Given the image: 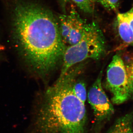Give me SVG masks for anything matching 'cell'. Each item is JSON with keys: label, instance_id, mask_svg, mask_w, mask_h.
Wrapping results in <instances>:
<instances>
[{"label": "cell", "instance_id": "6da1fadb", "mask_svg": "<svg viewBox=\"0 0 133 133\" xmlns=\"http://www.w3.org/2000/svg\"><path fill=\"white\" fill-rule=\"evenodd\" d=\"M14 25L23 51L38 72L48 73L63 60L66 48L57 20L49 10L36 4L20 3L15 9Z\"/></svg>", "mask_w": 133, "mask_h": 133}, {"label": "cell", "instance_id": "52a82bcc", "mask_svg": "<svg viewBox=\"0 0 133 133\" xmlns=\"http://www.w3.org/2000/svg\"><path fill=\"white\" fill-rule=\"evenodd\" d=\"M116 25L119 36L122 42L133 46V31L124 13L118 14Z\"/></svg>", "mask_w": 133, "mask_h": 133}, {"label": "cell", "instance_id": "ba28073f", "mask_svg": "<svg viewBox=\"0 0 133 133\" xmlns=\"http://www.w3.org/2000/svg\"><path fill=\"white\" fill-rule=\"evenodd\" d=\"M133 115L128 114L117 119L107 133H133Z\"/></svg>", "mask_w": 133, "mask_h": 133}, {"label": "cell", "instance_id": "30bf717a", "mask_svg": "<svg viewBox=\"0 0 133 133\" xmlns=\"http://www.w3.org/2000/svg\"><path fill=\"white\" fill-rule=\"evenodd\" d=\"M81 10L91 14L94 11V0H71Z\"/></svg>", "mask_w": 133, "mask_h": 133}, {"label": "cell", "instance_id": "4fadbf2b", "mask_svg": "<svg viewBox=\"0 0 133 133\" xmlns=\"http://www.w3.org/2000/svg\"><path fill=\"white\" fill-rule=\"evenodd\" d=\"M128 70L131 79L132 80L133 82V63L131 65V67H130L129 69L128 70Z\"/></svg>", "mask_w": 133, "mask_h": 133}, {"label": "cell", "instance_id": "7a4b0ae2", "mask_svg": "<svg viewBox=\"0 0 133 133\" xmlns=\"http://www.w3.org/2000/svg\"><path fill=\"white\" fill-rule=\"evenodd\" d=\"M80 69L71 68L48 90L44 103L33 119L31 133H86L85 104L72 90Z\"/></svg>", "mask_w": 133, "mask_h": 133}, {"label": "cell", "instance_id": "7c38bea8", "mask_svg": "<svg viewBox=\"0 0 133 133\" xmlns=\"http://www.w3.org/2000/svg\"><path fill=\"white\" fill-rule=\"evenodd\" d=\"M124 14L133 31V6L130 10Z\"/></svg>", "mask_w": 133, "mask_h": 133}, {"label": "cell", "instance_id": "5b68a950", "mask_svg": "<svg viewBox=\"0 0 133 133\" xmlns=\"http://www.w3.org/2000/svg\"><path fill=\"white\" fill-rule=\"evenodd\" d=\"M57 22L62 42L66 48L81 40L88 24L74 9L67 14L60 15Z\"/></svg>", "mask_w": 133, "mask_h": 133}, {"label": "cell", "instance_id": "3957f363", "mask_svg": "<svg viewBox=\"0 0 133 133\" xmlns=\"http://www.w3.org/2000/svg\"><path fill=\"white\" fill-rule=\"evenodd\" d=\"M105 50V39L99 26L95 22L88 23L81 40L65 49L58 79L62 78L74 65L86 59H99L104 55Z\"/></svg>", "mask_w": 133, "mask_h": 133}, {"label": "cell", "instance_id": "9c48e42d", "mask_svg": "<svg viewBox=\"0 0 133 133\" xmlns=\"http://www.w3.org/2000/svg\"><path fill=\"white\" fill-rule=\"evenodd\" d=\"M72 90L78 98L85 104L87 97L85 83L82 81H75L72 85Z\"/></svg>", "mask_w": 133, "mask_h": 133}, {"label": "cell", "instance_id": "8fae6325", "mask_svg": "<svg viewBox=\"0 0 133 133\" xmlns=\"http://www.w3.org/2000/svg\"><path fill=\"white\" fill-rule=\"evenodd\" d=\"M119 0H94L106 9L110 11H115L119 6Z\"/></svg>", "mask_w": 133, "mask_h": 133}, {"label": "cell", "instance_id": "277c9868", "mask_svg": "<svg viewBox=\"0 0 133 133\" xmlns=\"http://www.w3.org/2000/svg\"><path fill=\"white\" fill-rule=\"evenodd\" d=\"M133 83L123 59L119 55H115L107 68L106 81L114 104H121L131 97Z\"/></svg>", "mask_w": 133, "mask_h": 133}, {"label": "cell", "instance_id": "8992f818", "mask_svg": "<svg viewBox=\"0 0 133 133\" xmlns=\"http://www.w3.org/2000/svg\"><path fill=\"white\" fill-rule=\"evenodd\" d=\"M101 71L87 94L88 102L93 110L95 121L101 123L110 118L114 109L102 88Z\"/></svg>", "mask_w": 133, "mask_h": 133}]
</instances>
